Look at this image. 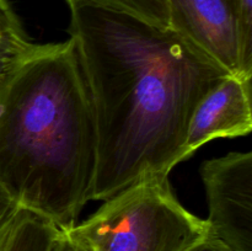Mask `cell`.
I'll list each match as a JSON object with an SVG mask.
<instances>
[{"label":"cell","instance_id":"obj_1","mask_svg":"<svg viewBox=\"0 0 252 251\" xmlns=\"http://www.w3.org/2000/svg\"><path fill=\"white\" fill-rule=\"evenodd\" d=\"M69 7L97 133L93 201L169 177L194 110L228 73L174 30L102 7Z\"/></svg>","mask_w":252,"mask_h":251},{"label":"cell","instance_id":"obj_2","mask_svg":"<svg viewBox=\"0 0 252 251\" xmlns=\"http://www.w3.org/2000/svg\"><path fill=\"white\" fill-rule=\"evenodd\" d=\"M97 133L70 38L37 44L0 89V187L61 230L93 201Z\"/></svg>","mask_w":252,"mask_h":251},{"label":"cell","instance_id":"obj_3","mask_svg":"<svg viewBox=\"0 0 252 251\" xmlns=\"http://www.w3.org/2000/svg\"><path fill=\"white\" fill-rule=\"evenodd\" d=\"M68 231L90 251H187L209 235L206 219L180 203L165 176L106 199Z\"/></svg>","mask_w":252,"mask_h":251},{"label":"cell","instance_id":"obj_4","mask_svg":"<svg viewBox=\"0 0 252 251\" xmlns=\"http://www.w3.org/2000/svg\"><path fill=\"white\" fill-rule=\"evenodd\" d=\"M209 234L233 251H252V153L233 152L201 166Z\"/></svg>","mask_w":252,"mask_h":251},{"label":"cell","instance_id":"obj_5","mask_svg":"<svg viewBox=\"0 0 252 251\" xmlns=\"http://www.w3.org/2000/svg\"><path fill=\"white\" fill-rule=\"evenodd\" d=\"M170 29L228 74L243 70L235 0H169Z\"/></svg>","mask_w":252,"mask_h":251},{"label":"cell","instance_id":"obj_6","mask_svg":"<svg viewBox=\"0 0 252 251\" xmlns=\"http://www.w3.org/2000/svg\"><path fill=\"white\" fill-rule=\"evenodd\" d=\"M251 80L252 76L228 74L202 98L189 121L181 161L211 140L251 132Z\"/></svg>","mask_w":252,"mask_h":251},{"label":"cell","instance_id":"obj_7","mask_svg":"<svg viewBox=\"0 0 252 251\" xmlns=\"http://www.w3.org/2000/svg\"><path fill=\"white\" fill-rule=\"evenodd\" d=\"M36 47L9 0H0V89Z\"/></svg>","mask_w":252,"mask_h":251},{"label":"cell","instance_id":"obj_8","mask_svg":"<svg viewBox=\"0 0 252 251\" xmlns=\"http://www.w3.org/2000/svg\"><path fill=\"white\" fill-rule=\"evenodd\" d=\"M59 230L48 219L20 208L7 251H51Z\"/></svg>","mask_w":252,"mask_h":251},{"label":"cell","instance_id":"obj_9","mask_svg":"<svg viewBox=\"0 0 252 251\" xmlns=\"http://www.w3.org/2000/svg\"><path fill=\"white\" fill-rule=\"evenodd\" d=\"M68 5L83 4L132 15L140 20L170 29L169 0H66Z\"/></svg>","mask_w":252,"mask_h":251},{"label":"cell","instance_id":"obj_10","mask_svg":"<svg viewBox=\"0 0 252 251\" xmlns=\"http://www.w3.org/2000/svg\"><path fill=\"white\" fill-rule=\"evenodd\" d=\"M235 1L243 52V70L245 75L252 76V0Z\"/></svg>","mask_w":252,"mask_h":251},{"label":"cell","instance_id":"obj_11","mask_svg":"<svg viewBox=\"0 0 252 251\" xmlns=\"http://www.w3.org/2000/svg\"><path fill=\"white\" fill-rule=\"evenodd\" d=\"M51 251H90L68 230H59Z\"/></svg>","mask_w":252,"mask_h":251},{"label":"cell","instance_id":"obj_12","mask_svg":"<svg viewBox=\"0 0 252 251\" xmlns=\"http://www.w3.org/2000/svg\"><path fill=\"white\" fill-rule=\"evenodd\" d=\"M187 251H233V250H231L230 248H228L224 243H221L220 240L213 238V236L209 234L206 239H203V240H201L199 243H197L196 245H193Z\"/></svg>","mask_w":252,"mask_h":251},{"label":"cell","instance_id":"obj_13","mask_svg":"<svg viewBox=\"0 0 252 251\" xmlns=\"http://www.w3.org/2000/svg\"><path fill=\"white\" fill-rule=\"evenodd\" d=\"M16 208H19V206L12 201L5 189L0 187V223ZM0 240H1V235H0Z\"/></svg>","mask_w":252,"mask_h":251}]
</instances>
